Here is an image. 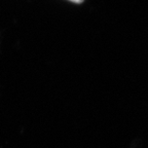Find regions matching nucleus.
<instances>
[{
    "label": "nucleus",
    "mask_w": 148,
    "mask_h": 148,
    "mask_svg": "<svg viewBox=\"0 0 148 148\" xmlns=\"http://www.w3.org/2000/svg\"><path fill=\"white\" fill-rule=\"evenodd\" d=\"M71 2H74V3H82L84 0H69Z\"/></svg>",
    "instance_id": "obj_1"
}]
</instances>
